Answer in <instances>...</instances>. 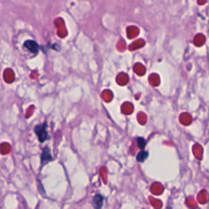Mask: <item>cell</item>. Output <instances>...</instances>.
<instances>
[{"mask_svg":"<svg viewBox=\"0 0 209 209\" xmlns=\"http://www.w3.org/2000/svg\"><path fill=\"white\" fill-rule=\"evenodd\" d=\"M47 127H48L47 123H43V124H40V125H38L34 127V132H35L36 135L38 136V137H39V141H40V142H43V141H45L46 140H48V139H49V136H48Z\"/></svg>","mask_w":209,"mask_h":209,"instance_id":"6da1fadb","label":"cell"},{"mask_svg":"<svg viewBox=\"0 0 209 209\" xmlns=\"http://www.w3.org/2000/svg\"><path fill=\"white\" fill-rule=\"evenodd\" d=\"M24 45L28 50L31 52H34V53H36L39 51V45L36 42L33 41V40H27L26 42H25Z\"/></svg>","mask_w":209,"mask_h":209,"instance_id":"7a4b0ae2","label":"cell"},{"mask_svg":"<svg viewBox=\"0 0 209 209\" xmlns=\"http://www.w3.org/2000/svg\"><path fill=\"white\" fill-rule=\"evenodd\" d=\"M52 159V155H51L50 150L48 147H45L43 149V151L41 155V160L42 164H44V163H48V161H51Z\"/></svg>","mask_w":209,"mask_h":209,"instance_id":"3957f363","label":"cell"},{"mask_svg":"<svg viewBox=\"0 0 209 209\" xmlns=\"http://www.w3.org/2000/svg\"><path fill=\"white\" fill-rule=\"evenodd\" d=\"M103 201H104V198L100 194H96L94 196L93 199H92V205L93 207L96 208H100L102 207Z\"/></svg>","mask_w":209,"mask_h":209,"instance_id":"277c9868","label":"cell"},{"mask_svg":"<svg viewBox=\"0 0 209 209\" xmlns=\"http://www.w3.org/2000/svg\"><path fill=\"white\" fill-rule=\"evenodd\" d=\"M148 157V152L147 151H145V150H141V152L138 153V155L136 156V159H137V161L138 162H144L147 159Z\"/></svg>","mask_w":209,"mask_h":209,"instance_id":"5b68a950","label":"cell"},{"mask_svg":"<svg viewBox=\"0 0 209 209\" xmlns=\"http://www.w3.org/2000/svg\"><path fill=\"white\" fill-rule=\"evenodd\" d=\"M137 144H138V147L141 149V150H144L145 147H146V141L144 138H141V137H138L137 138Z\"/></svg>","mask_w":209,"mask_h":209,"instance_id":"8992f818","label":"cell"}]
</instances>
